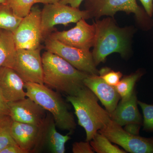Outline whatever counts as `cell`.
<instances>
[{"instance_id": "6da1fadb", "label": "cell", "mask_w": 153, "mask_h": 153, "mask_svg": "<svg viewBox=\"0 0 153 153\" xmlns=\"http://www.w3.org/2000/svg\"><path fill=\"white\" fill-rule=\"evenodd\" d=\"M41 57L45 85L66 96L75 94L85 86L83 81L89 74L79 71L52 52L47 51Z\"/></svg>"}, {"instance_id": "7a4b0ae2", "label": "cell", "mask_w": 153, "mask_h": 153, "mask_svg": "<svg viewBox=\"0 0 153 153\" xmlns=\"http://www.w3.org/2000/svg\"><path fill=\"white\" fill-rule=\"evenodd\" d=\"M66 98L74 107L78 124L85 130L86 141H90L111 120L109 113L99 104L96 96L86 86Z\"/></svg>"}, {"instance_id": "3957f363", "label": "cell", "mask_w": 153, "mask_h": 153, "mask_svg": "<svg viewBox=\"0 0 153 153\" xmlns=\"http://www.w3.org/2000/svg\"><path fill=\"white\" fill-rule=\"evenodd\" d=\"M94 24L95 37L91 53L96 66L104 62L112 53H118L126 57L128 52L129 29L118 27L110 18L97 20Z\"/></svg>"}, {"instance_id": "277c9868", "label": "cell", "mask_w": 153, "mask_h": 153, "mask_svg": "<svg viewBox=\"0 0 153 153\" xmlns=\"http://www.w3.org/2000/svg\"><path fill=\"white\" fill-rule=\"evenodd\" d=\"M27 97L52 114L56 126L71 133L76 127L74 116L59 92L44 84L25 82Z\"/></svg>"}, {"instance_id": "5b68a950", "label": "cell", "mask_w": 153, "mask_h": 153, "mask_svg": "<svg viewBox=\"0 0 153 153\" xmlns=\"http://www.w3.org/2000/svg\"><path fill=\"white\" fill-rule=\"evenodd\" d=\"M87 11L80 10L60 2L45 4L41 11V26L43 40L51 33L55 26L76 23L80 19H90Z\"/></svg>"}, {"instance_id": "8992f818", "label": "cell", "mask_w": 153, "mask_h": 153, "mask_svg": "<svg viewBox=\"0 0 153 153\" xmlns=\"http://www.w3.org/2000/svg\"><path fill=\"white\" fill-rule=\"evenodd\" d=\"M45 45L47 51L62 57L79 71L99 75L90 50L71 47L49 37L45 39Z\"/></svg>"}, {"instance_id": "52a82bcc", "label": "cell", "mask_w": 153, "mask_h": 153, "mask_svg": "<svg viewBox=\"0 0 153 153\" xmlns=\"http://www.w3.org/2000/svg\"><path fill=\"white\" fill-rule=\"evenodd\" d=\"M98 132L126 152L153 153V138L143 137L129 133L111 120Z\"/></svg>"}, {"instance_id": "ba28073f", "label": "cell", "mask_w": 153, "mask_h": 153, "mask_svg": "<svg viewBox=\"0 0 153 153\" xmlns=\"http://www.w3.org/2000/svg\"><path fill=\"white\" fill-rule=\"evenodd\" d=\"M41 11L38 7L32 8L13 32L17 49H35L41 47L43 40Z\"/></svg>"}, {"instance_id": "9c48e42d", "label": "cell", "mask_w": 153, "mask_h": 153, "mask_svg": "<svg viewBox=\"0 0 153 153\" xmlns=\"http://www.w3.org/2000/svg\"><path fill=\"white\" fill-rule=\"evenodd\" d=\"M85 7L91 18L96 19L105 16L113 17L120 11L134 13L140 23H145L149 17L136 0H87Z\"/></svg>"}, {"instance_id": "30bf717a", "label": "cell", "mask_w": 153, "mask_h": 153, "mask_svg": "<svg viewBox=\"0 0 153 153\" xmlns=\"http://www.w3.org/2000/svg\"><path fill=\"white\" fill-rule=\"evenodd\" d=\"M41 49H17L12 68L25 82L44 84Z\"/></svg>"}, {"instance_id": "8fae6325", "label": "cell", "mask_w": 153, "mask_h": 153, "mask_svg": "<svg viewBox=\"0 0 153 153\" xmlns=\"http://www.w3.org/2000/svg\"><path fill=\"white\" fill-rule=\"evenodd\" d=\"M94 24L91 25L82 19L74 27L63 31H56L47 36L61 43L78 49L90 50L94 44L95 37Z\"/></svg>"}, {"instance_id": "7c38bea8", "label": "cell", "mask_w": 153, "mask_h": 153, "mask_svg": "<svg viewBox=\"0 0 153 153\" xmlns=\"http://www.w3.org/2000/svg\"><path fill=\"white\" fill-rule=\"evenodd\" d=\"M10 117L13 120L41 126L47 117L46 110L29 97L8 102Z\"/></svg>"}, {"instance_id": "4fadbf2b", "label": "cell", "mask_w": 153, "mask_h": 153, "mask_svg": "<svg viewBox=\"0 0 153 153\" xmlns=\"http://www.w3.org/2000/svg\"><path fill=\"white\" fill-rule=\"evenodd\" d=\"M44 124L38 126L13 120L11 134L17 144L27 153L36 152L42 148Z\"/></svg>"}, {"instance_id": "5bb4252c", "label": "cell", "mask_w": 153, "mask_h": 153, "mask_svg": "<svg viewBox=\"0 0 153 153\" xmlns=\"http://www.w3.org/2000/svg\"><path fill=\"white\" fill-rule=\"evenodd\" d=\"M83 82L84 85L96 96L110 115L121 98L115 88L107 83L96 74H88Z\"/></svg>"}, {"instance_id": "9a60e30c", "label": "cell", "mask_w": 153, "mask_h": 153, "mask_svg": "<svg viewBox=\"0 0 153 153\" xmlns=\"http://www.w3.org/2000/svg\"><path fill=\"white\" fill-rule=\"evenodd\" d=\"M25 81L13 68L0 67V89L7 102L27 97Z\"/></svg>"}, {"instance_id": "2e32d148", "label": "cell", "mask_w": 153, "mask_h": 153, "mask_svg": "<svg viewBox=\"0 0 153 153\" xmlns=\"http://www.w3.org/2000/svg\"><path fill=\"white\" fill-rule=\"evenodd\" d=\"M138 100L135 91L130 97L121 100L110 115L111 119L121 126L130 124L141 125L142 119L137 106Z\"/></svg>"}, {"instance_id": "e0dca14e", "label": "cell", "mask_w": 153, "mask_h": 153, "mask_svg": "<svg viewBox=\"0 0 153 153\" xmlns=\"http://www.w3.org/2000/svg\"><path fill=\"white\" fill-rule=\"evenodd\" d=\"M56 124L53 117L47 115L43 126L42 148L46 146L50 152L64 153L65 144L71 139L68 134L63 135L56 130Z\"/></svg>"}, {"instance_id": "ac0fdd59", "label": "cell", "mask_w": 153, "mask_h": 153, "mask_svg": "<svg viewBox=\"0 0 153 153\" xmlns=\"http://www.w3.org/2000/svg\"><path fill=\"white\" fill-rule=\"evenodd\" d=\"M17 50L13 32L2 30L0 34V67L12 68Z\"/></svg>"}, {"instance_id": "d6986e66", "label": "cell", "mask_w": 153, "mask_h": 153, "mask_svg": "<svg viewBox=\"0 0 153 153\" xmlns=\"http://www.w3.org/2000/svg\"><path fill=\"white\" fill-rule=\"evenodd\" d=\"M23 18L16 15L6 3L0 4V30L14 32Z\"/></svg>"}, {"instance_id": "ffe728a7", "label": "cell", "mask_w": 153, "mask_h": 153, "mask_svg": "<svg viewBox=\"0 0 153 153\" xmlns=\"http://www.w3.org/2000/svg\"><path fill=\"white\" fill-rule=\"evenodd\" d=\"M142 75L140 71H137L124 76L118 84L115 86L121 100H126L130 97L134 91V87L136 83Z\"/></svg>"}, {"instance_id": "44dd1931", "label": "cell", "mask_w": 153, "mask_h": 153, "mask_svg": "<svg viewBox=\"0 0 153 153\" xmlns=\"http://www.w3.org/2000/svg\"><path fill=\"white\" fill-rule=\"evenodd\" d=\"M90 145L94 152L98 153H126L124 150L120 149L112 144L105 136L100 133H97L90 141Z\"/></svg>"}, {"instance_id": "7402d4cb", "label": "cell", "mask_w": 153, "mask_h": 153, "mask_svg": "<svg viewBox=\"0 0 153 153\" xmlns=\"http://www.w3.org/2000/svg\"><path fill=\"white\" fill-rule=\"evenodd\" d=\"M13 121L9 115L0 117V152L9 145L16 143L11 134Z\"/></svg>"}, {"instance_id": "603a6c76", "label": "cell", "mask_w": 153, "mask_h": 153, "mask_svg": "<svg viewBox=\"0 0 153 153\" xmlns=\"http://www.w3.org/2000/svg\"><path fill=\"white\" fill-rule=\"evenodd\" d=\"M6 4L16 15L24 18L30 13L35 1V0H6Z\"/></svg>"}, {"instance_id": "cb8c5ba5", "label": "cell", "mask_w": 153, "mask_h": 153, "mask_svg": "<svg viewBox=\"0 0 153 153\" xmlns=\"http://www.w3.org/2000/svg\"><path fill=\"white\" fill-rule=\"evenodd\" d=\"M138 105L140 106L143 115V130L153 133V105L147 104L139 100Z\"/></svg>"}, {"instance_id": "d4e9b609", "label": "cell", "mask_w": 153, "mask_h": 153, "mask_svg": "<svg viewBox=\"0 0 153 153\" xmlns=\"http://www.w3.org/2000/svg\"><path fill=\"white\" fill-rule=\"evenodd\" d=\"M99 74L107 83L114 87L118 84L123 76L120 71H114L107 67L102 68L99 71Z\"/></svg>"}, {"instance_id": "484cf974", "label": "cell", "mask_w": 153, "mask_h": 153, "mask_svg": "<svg viewBox=\"0 0 153 153\" xmlns=\"http://www.w3.org/2000/svg\"><path fill=\"white\" fill-rule=\"evenodd\" d=\"M72 150L74 153H94V152L89 142L86 141L74 143Z\"/></svg>"}, {"instance_id": "4316f807", "label": "cell", "mask_w": 153, "mask_h": 153, "mask_svg": "<svg viewBox=\"0 0 153 153\" xmlns=\"http://www.w3.org/2000/svg\"><path fill=\"white\" fill-rule=\"evenodd\" d=\"M9 114L8 102L6 101L0 89V117L9 115Z\"/></svg>"}, {"instance_id": "83f0119b", "label": "cell", "mask_w": 153, "mask_h": 153, "mask_svg": "<svg viewBox=\"0 0 153 153\" xmlns=\"http://www.w3.org/2000/svg\"><path fill=\"white\" fill-rule=\"evenodd\" d=\"M0 153H27L17 143L13 144L6 147Z\"/></svg>"}, {"instance_id": "f1b7e54d", "label": "cell", "mask_w": 153, "mask_h": 153, "mask_svg": "<svg viewBox=\"0 0 153 153\" xmlns=\"http://www.w3.org/2000/svg\"><path fill=\"white\" fill-rule=\"evenodd\" d=\"M143 6L145 12L149 17L153 14V0H139Z\"/></svg>"}, {"instance_id": "f546056e", "label": "cell", "mask_w": 153, "mask_h": 153, "mask_svg": "<svg viewBox=\"0 0 153 153\" xmlns=\"http://www.w3.org/2000/svg\"><path fill=\"white\" fill-rule=\"evenodd\" d=\"M141 125L138 124H130L125 126L124 129L129 133L134 135H139L140 129Z\"/></svg>"}, {"instance_id": "4dcf8cb0", "label": "cell", "mask_w": 153, "mask_h": 153, "mask_svg": "<svg viewBox=\"0 0 153 153\" xmlns=\"http://www.w3.org/2000/svg\"><path fill=\"white\" fill-rule=\"evenodd\" d=\"M83 1V0H60L59 2L64 4H69L73 7L79 8Z\"/></svg>"}, {"instance_id": "1f68e13d", "label": "cell", "mask_w": 153, "mask_h": 153, "mask_svg": "<svg viewBox=\"0 0 153 153\" xmlns=\"http://www.w3.org/2000/svg\"><path fill=\"white\" fill-rule=\"evenodd\" d=\"M60 1V0H35V4L37 3H41L45 5L59 2Z\"/></svg>"}, {"instance_id": "d6a6232c", "label": "cell", "mask_w": 153, "mask_h": 153, "mask_svg": "<svg viewBox=\"0 0 153 153\" xmlns=\"http://www.w3.org/2000/svg\"><path fill=\"white\" fill-rule=\"evenodd\" d=\"M6 3V0H0V4Z\"/></svg>"}, {"instance_id": "836d02e7", "label": "cell", "mask_w": 153, "mask_h": 153, "mask_svg": "<svg viewBox=\"0 0 153 153\" xmlns=\"http://www.w3.org/2000/svg\"><path fill=\"white\" fill-rule=\"evenodd\" d=\"M1 30H0V34H1Z\"/></svg>"}]
</instances>
